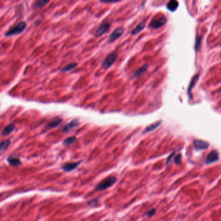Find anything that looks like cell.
<instances>
[{
	"label": "cell",
	"instance_id": "obj_4",
	"mask_svg": "<svg viewBox=\"0 0 221 221\" xmlns=\"http://www.w3.org/2000/svg\"><path fill=\"white\" fill-rule=\"evenodd\" d=\"M167 21V18L165 16H162L159 18H155L151 20V23L149 24V27L152 29H156L161 27L163 25H164Z\"/></svg>",
	"mask_w": 221,
	"mask_h": 221
},
{
	"label": "cell",
	"instance_id": "obj_20",
	"mask_svg": "<svg viewBox=\"0 0 221 221\" xmlns=\"http://www.w3.org/2000/svg\"><path fill=\"white\" fill-rule=\"evenodd\" d=\"M10 141L9 140H5L3 142L0 143V152H2L5 151L6 148L9 146Z\"/></svg>",
	"mask_w": 221,
	"mask_h": 221
},
{
	"label": "cell",
	"instance_id": "obj_27",
	"mask_svg": "<svg viewBox=\"0 0 221 221\" xmlns=\"http://www.w3.org/2000/svg\"><path fill=\"white\" fill-rule=\"evenodd\" d=\"M121 0H101V2L106 3H116Z\"/></svg>",
	"mask_w": 221,
	"mask_h": 221
},
{
	"label": "cell",
	"instance_id": "obj_21",
	"mask_svg": "<svg viewBox=\"0 0 221 221\" xmlns=\"http://www.w3.org/2000/svg\"><path fill=\"white\" fill-rule=\"evenodd\" d=\"M62 120L60 119H56L55 120H53L51 123H50L48 125V127L49 128H55V126H57L58 125H59L61 123Z\"/></svg>",
	"mask_w": 221,
	"mask_h": 221
},
{
	"label": "cell",
	"instance_id": "obj_18",
	"mask_svg": "<svg viewBox=\"0 0 221 221\" xmlns=\"http://www.w3.org/2000/svg\"><path fill=\"white\" fill-rule=\"evenodd\" d=\"M14 128H15V126H14V125L13 124H10L8 125L7 127L5 128L4 130H3V135H8L9 134L11 133L14 130Z\"/></svg>",
	"mask_w": 221,
	"mask_h": 221
},
{
	"label": "cell",
	"instance_id": "obj_22",
	"mask_svg": "<svg viewBox=\"0 0 221 221\" xmlns=\"http://www.w3.org/2000/svg\"><path fill=\"white\" fill-rule=\"evenodd\" d=\"M77 140V138L75 136H71L68 137L66 140H65L64 141V144L66 145H71L72 143H73L75 141Z\"/></svg>",
	"mask_w": 221,
	"mask_h": 221
},
{
	"label": "cell",
	"instance_id": "obj_14",
	"mask_svg": "<svg viewBox=\"0 0 221 221\" xmlns=\"http://www.w3.org/2000/svg\"><path fill=\"white\" fill-rule=\"evenodd\" d=\"M161 123H162L161 121H157V122L153 123V124H151V125L147 126V127L145 128V130L144 132H148L153 131V130H154L156 128H158V126L161 125Z\"/></svg>",
	"mask_w": 221,
	"mask_h": 221
},
{
	"label": "cell",
	"instance_id": "obj_10",
	"mask_svg": "<svg viewBox=\"0 0 221 221\" xmlns=\"http://www.w3.org/2000/svg\"><path fill=\"white\" fill-rule=\"evenodd\" d=\"M178 5H179V3L178 1H176V0H171V1H169L168 2L167 5V9L170 10V11L174 12V11H175L177 9H178Z\"/></svg>",
	"mask_w": 221,
	"mask_h": 221
},
{
	"label": "cell",
	"instance_id": "obj_3",
	"mask_svg": "<svg viewBox=\"0 0 221 221\" xmlns=\"http://www.w3.org/2000/svg\"><path fill=\"white\" fill-rule=\"evenodd\" d=\"M117 57V55L115 53H110L106 57V59H104L102 64V68L103 70H107V69L109 68L115 62V61L116 60Z\"/></svg>",
	"mask_w": 221,
	"mask_h": 221
},
{
	"label": "cell",
	"instance_id": "obj_9",
	"mask_svg": "<svg viewBox=\"0 0 221 221\" xmlns=\"http://www.w3.org/2000/svg\"><path fill=\"white\" fill-rule=\"evenodd\" d=\"M81 163V162H73V163H68L66 165H64L62 167V169L64 171L66 172H70L71 171H73Z\"/></svg>",
	"mask_w": 221,
	"mask_h": 221
},
{
	"label": "cell",
	"instance_id": "obj_26",
	"mask_svg": "<svg viewBox=\"0 0 221 221\" xmlns=\"http://www.w3.org/2000/svg\"><path fill=\"white\" fill-rule=\"evenodd\" d=\"M175 152H174V153H173L172 154H171V156H170L167 158V162H166V165H168L170 164V163L171 162V161H172V158H173V156H174V155H175Z\"/></svg>",
	"mask_w": 221,
	"mask_h": 221
},
{
	"label": "cell",
	"instance_id": "obj_17",
	"mask_svg": "<svg viewBox=\"0 0 221 221\" xmlns=\"http://www.w3.org/2000/svg\"><path fill=\"white\" fill-rule=\"evenodd\" d=\"M77 66V63H75V62L70 63V64H69L66 65V66L64 67L62 69V71L66 72V71H71L72 70H73V69L75 68Z\"/></svg>",
	"mask_w": 221,
	"mask_h": 221
},
{
	"label": "cell",
	"instance_id": "obj_1",
	"mask_svg": "<svg viewBox=\"0 0 221 221\" xmlns=\"http://www.w3.org/2000/svg\"><path fill=\"white\" fill-rule=\"evenodd\" d=\"M116 182V177L114 176H110L104 179L103 181H101L96 186L95 189L97 191H104L108 189V188L112 187Z\"/></svg>",
	"mask_w": 221,
	"mask_h": 221
},
{
	"label": "cell",
	"instance_id": "obj_7",
	"mask_svg": "<svg viewBox=\"0 0 221 221\" xmlns=\"http://www.w3.org/2000/svg\"><path fill=\"white\" fill-rule=\"evenodd\" d=\"M123 32H124V29L123 27H119L116 29L114 30V32L110 35L109 38H108V41L110 42H114L119 37H121V35L123 34Z\"/></svg>",
	"mask_w": 221,
	"mask_h": 221
},
{
	"label": "cell",
	"instance_id": "obj_11",
	"mask_svg": "<svg viewBox=\"0 0 221 221\" xmlns=\"http://www.w3.org/2000/svg\"><path fill=\"white\" fill-rule=\"evenodd\" d=\"M78 124H79V122H78V121L77 120V119H75V120L72 121L71 123H68V124L66 125H65L64 126L63 130H62L63 132H67L70 131V130L72 128H73L75 127V126H77Z\"/></svg>",
	"mask_w": 221,
	"mask_h": 221
},
{
	"label": "cell",
	"instance_id": "obj_28",
	"mask_svg": "<svg viewBox=\"0 0 221 221\" xmlns=\"http://www.w3.org/2000/svg\"><path fill=\"white\" fill-rule=\"evenodd\" d=\"M97 203H98V200H97V199H95V200H92L90 202H88V204L90 206H96Z\"/></svg>",
	"mask_w": 221,
	"mask_h": 221
},
{
	"label": "cell",
	"instance_id": "obj_24",
	"mask_svg": "<svg viewBox=\"0 0 221 221\" xmlns=\"http://www.w3.org/2000/svg\"><path fill=\"white\" fill-rule=\"evenodd\" d=\"M181 157H182V155H181V154H178L176 156L175 158H174L175 162L176 164H180L181 163Z\"/></svg>",
	"mask_w": 221,
	"mask_h": 221
},
{
	"label": "cell",
	"instance_id": "obj_25",
	"mask_svg": "<svg viewBox=\"0 0 221 221\" xmlns=\"http://www.w3.org/2000/svg\"><path fill=\"white\" fill-rule=\"evenodd\" d=\"M155 213H156V209H153L152 210H151V211H148V213H147L146 215L148 217H151L155 214Z\"/></svg>",
	"mask_w": 221,
	"mask_h": 221
},
{
	"label": "cell",
	"instance_id": "obj_8",
	"mask_svg": "<svg viewBox=\"0 0 221 221\" xmlns=\"http://www.w3.org/2000/svg\"><path fill=\"white\" fill-rule=\"evenodd\" d=\"M193 145L195 149L197 151L204 150L209 147V144L208 142L200 140H194Z\"/></svg>",
	"mask_w": 221,
	"mask_h": 221
},
{
	"label": "cell",
	"instance_id": "obj_16",
	"mask_svg": "<svg viewBox=\"0 0 221 221\" xmlns=\"http://www.w3.org/2000/svg\"><path fill=\"white\" fill-rule=\"evenodd\" d=\"M50 1V0H37L35 3V7L37 8H42L45 7Z\"/></svg>",
	"mask_w": 221,
	"mask_h": 221
},
{
	"label": "cell",
	"instance_id": "obj_2",
	"mask_svg": "<svg viewBox=\"0 0 221 221\" xmlns=\"http://www.w3.org/2000/svg\"><path fill=\"white\" fill-rule=\"evenodd\" d=\"M27 27L26 23L24 21H20V23L15 25L14 27L11 28L8 31L6 32L5 36L7 37H11V36L18 35L21 34L23 31H25V29Z\"/></svg>",
	"mask_w": 221,
	"mask_h": 221
},
{
	"label": "cell",
	"instance_id": "obj_19",
	"mask_svg": "<svg viewBox=\"0 0 221 221\" xmlns=\"http://www.w3.org/2000/svg\"><path fill=\"white\" fill-rule=\"evenodd\" d=\"M198 77H199V75H197L196 76H195V77L192 79V80L191 81V83H190V85H189V89H188V93H190L192 88H193V86H195V84H196L197 81H198Z\"/></svg>",
	"mask_w": 221,
	"mask_h": 221
},
{
	"label": "cell",
	"instance_id": "obj_15",
	"mask_svg": "<svg viewBox=\"0 0 221 221\" xmlns=\"http://www.w3.org/2000/svg\"><path fill=\"white\" fill-rule=\"evenodd\" d=\"M8 162L12 166H18L21 164V161L18 158L10 157L8 158Z\"/></svg>",
	"mask_w": 221,
	"mask_h": 221
},
{
	"label": "cell",
	"instance_id": "obj_13",
	"mask_svg": "<svg viewBox=\"0 0 221 221\" xmlns=\"http://www.w3.org/2000/svg\"><path fill=\"white\" fill-rule=\"evenodd\" d=\"M148 68V64H144L143 66H141L140 68H139L134 73V77H138L140 75H142L143 73H145Z\"/></svg>",
	"mask_w": 221,
	"mask_h": 221
},
{
	"label": "cell",
	"instance_id": "obj_5",
	"mask_svg": "<svg viewBox=\"0 0 221 221\" xmlns=\"http://www.w3.org/2000/svg\"><path fill=\"white\" fill-rule=\"evenodd\" d=\"M110 26L111 24L110 23H104L103 24H101L97 29L95 36L96 37L98 38L101 37V36L104 35L108 30H109Z\"/></svg>",
	"mask_w": 221,
	"mask_h": 221
},
{
	"label": "cell",
	"instance_id": "obj_6",
	"mask_svg": "<svg viewBox=\"0 0 221 221\" xmlns=\"http://www.w3.org/2000/svg\"><path fill=\"white\" fill-rule=\"evenodd\" d=\"M219 155L218 152L217 151H212L210 152L209 154L207 156L206 158V164H211L213 163H215L219 160Z\"/></svg>",
	"mask_w": 221,
	"mask_h": 221
},
{
	"label": "cell",
	"instance_id": "obj_23",
	"mask_svg": "<svg viewBox=\"0 0 221 221\" xmlns=\"http://www.w3.org/2000/svg\"><path fill=\"white\" fill-rule=\"evenodd\" d=\"M201 43H202V37H197L196 39V43H195V48L197 51H198L200 49Z\"/></svg>",
	"mask_w": 221,
	"mask_h": 221
},
{
	"label": "cell",
	"instance_id": "obj_12",
	"mask_svg": "<svg viewBox=\"0 0 221 221\" xmlns=\"http://www.w3.org/2000/svg\"><path fill=\"white\" fill-rule=\"evenodd\" d=\"M145 23L146 21H142L141 22H140L137 26L134 28V29H133L132 31V35H136L137 34L140 33V32L142 31L143 29L145 27Z\"/></svg>",
	"mask_w": 221,
	"mask_h": 221
}]
</instances>
